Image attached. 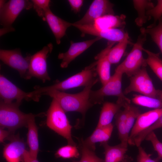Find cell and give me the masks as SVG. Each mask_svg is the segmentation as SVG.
Returning <instances> with one entry per match:
<instances>
[{"mask_svg":"<svg viewBox=\"0 0 162 162\" xmlns=\"http://www.w3.org/2000/svg\"><path fill=\"white\" fill-rule=\"evenodd\" d=\"M141 114L138 107L130 104L128 115L125 122L127 130L129 134L135 120Z\"/></svg>","mask_w":162,"mask_h":162,"instance_id":"d6a6232c","label":"cell"},{"mask_svg":"<svg viewBox=\"0 0 162 162\" xmlns=\"http://www.w3.org/2000/svg\"><path fill=\"white\" fill-rule=\"evenodd\" d=\"M133 2L134 8L138 14L135 22L137 26L142 27L148 20L146 12L154 7V4L149 0H134Z\"/></svg>","mask_w":162,"mask_h":162,"instance_id":"d4e9b609","label":"cell"},{"mask_svg":"<svg viewBox=\"0 0 162 162\" xmlns=\"http://www.w3.org/2000/svg\"><path fill=\"white\" fill-rule=\"evenodd\" d=\"M0 100L7 104L16 103L20 105L25 99L31 100L30 92H26L17 87L3 75H0Z\"/></svg>","mask_w":162,"mask_h":162,"instance_id":"7c38bea8","label":"cell"},{"mask_svg":"<svg viewBox=\"0 0 162 162\" xmlns=\"http://www.w3.org/2000/svg\"><path fill=\"white\" fill-rule=\"evenodd\" d=\"M131 158L127 156L123 162H131Z\"/></svg>","mask_w":162,"mask_h":162,"instance_id":"7bdbcfd3","label":"cell"},{"mask_svg":"<svg viewBox=\"0 0 162 162\" xmlns=\"http://www.w3.org/2000/svg\"><path fill=\"white\" fill-rule=\"evenodd\" d=\"M95 69L100 81L103 86L107 83L110 79V67L111 64L106 58L105 51L104 50L95 57Z\"/></svg>","mask_w":162,"mask_h":162,"instance_id":"cb8c5ba5","label":"cell"},{"mask_svg":"<svg viewBox=\"0 0 162 162\" xmlns=\"http://www.w3.org/2000/svg\"><path fill=\"white\" fill-rule=\"evenodd\" d=\"M130 104H128L124 108V109L119 111L115 116V121L126 122L128 117Z\"/></svg>","mask_w":162,"mask_h":162,"instance_id":"74e56055","label":"cell"},{"mask_svg":"<svg viewBox=\"0 0 162 162\" xmlns=\"http://www.w3.org/2000/svg\"><path fill=\"white\" fill-rule=\"evenodd\" d=\"M123 74L115 72L109 81L102 87L96 90H91L89 99L94 105L103 103L104 98L108 96L117 97L118 99L123 100L131 103V100L124 94L122 89Z\"/></svg>","mask_w":162,"mask_h":162,"instance_id":"52a82bcc","label":"cell"},{"mask_svg":"<svg viewBox=\"0 0 162 162\" xmlns=\"http://www.w3.org/2000/svg\"><path fill=\"white\" fill-rule=\"evenodd\" d=\"M96 66L94 62L81 72L52 85L44 87L36 86L34 90L32 92V94L39 100L42 94L49 91L55 90L63 92L77 87L88 86L99 80L98 78H96L98 75Z\"/></svg>","mask_w":162,"mask_h":162,"instance_id":"7a4b0ae2","label":"cell"},{"mask_svg":"<svg viewBox=\"0 0 162 162\" xmlns=\"http://www.w3.org/2000/svg\"><path fill=\"white\" fill-rule=\"evenodd\" d=\"M78 140L81 153V158L79 161L73 160L72 162H104V160L97 156L94 151L84 145L80 139Z\"/></svg>","mask_w":162,"mask_h":162,"instance_id":"f1b7e54d","label":"cell"},{"mask_svg":"<svg viewBox=\"0 0 162 162\" xmlns=\"http://www.w3.org/2000/svg\"><path fill=\"white\" fill-rule=\"evenodd\" d=\"M157 98L162 100V90L157 89Z\"/></svg>","mask_w":162,"mask_h":162,"instance_id":"b9f144b4","label":"cell"},{"mask_svg":"<svg viewBox=\"0 0 162 162\" xmlns=\"http://www.w3.org/2000/svg\"><path fill=\"white\" fill-rule=\"evenodd\" d=\"M72 26L79 29L83 36L86 34L93 35L104 38L110 42H119L125 38L127 33L124 28L101 29H98L93 25H78L73 23Z\"/></svg>","mask_w":162,"mask_h":162,"instance_id":"4fadbf2b","label":"cell"},{"mask_svg":"<svg viewBox=\"0 0 162 162\" xmlns=\"http://www.w3.org/2000/svg\"><path fill=\"white\" fill-rule=\"evenodd\" d=\"M115 43L108 42L107 46L104 49L106 56L111 64L118 63L124 54L127 46L132 44L128 32L123 40L112 47Z\"/></svg>","mask_w":162,"mask_h":162,"instance_id":"ffe728a7","label":"cell"},{"mask_svg":"<svg viewBox=\"0 0 162 162\" xmlns=\"http://www.w3.org/2000/svg\"><path fill=\"white\" fill-rule=\"evenodd\" d=\"M162 115V108L155 109L140 114L130 132L128 144L131 145L136 137L139 133L151 126Z\"/></svg>","mask_w":162,"mask_h":162,"instance_id":"5bb4252c","label":"cell"},{"mask_svg":"<svg viewBox=\"0 0 162 162\" xmlns=\"http://www.w3.org/2000/svg\"><path fill=\"white\" fill-rule=\"evenodd\" d=\"M23 160L24 162H39L37 159H34L31 157L29 152L26 150L23 156Z\"/></svg>","mask_w":162,"mask_h":162,"instance_id":"ab89813d","label":"cell"},{"mask_svg":"<svg viewBox=\"0 0 162 162\" xmlns=\"http://www.w3.org/2000/svg\"><path fill=\"white\" fill-rule=\"evenodd\" d=\"M113 128L112 123L100 127H97L92 134L85 140L80 139L82 142L89 148L95 151L96 143L107 142L110 139Z\"/></svg>","mask_w":162,"mask_h":162,"instance_id":"ac0fdd59","label":"cell"},{"mask_svg":"<svg viewBox=\"0 0 162 162\" xmlns=\"http://www.w3.org/2000/svg\"><path fill=\"white\" fill-rule=\"evenodd\" d=\"M32 8V2L28 0H10L0 7V24L3 27L0 29V36L14 31L12 24L20 12Z\"/></svg>","mask_w":162,"mask_h":162,"instance_id":"8992f818","label":"cell"},{"mask_svg":"<svg viewBox=\"0 0 162 162\" xmlns=\"http://www.w3.org/2000/svg\"><path fill=\"white\" fill-rule=\"evenodd\" d=\"M145 140L150 142L158 154V157L155 159L157 161L162 159V143L158 138L154 131L149 133L146 136Z\"/></svg>","mask_w":162,"mask_h":162,"instance_id":"e575fe53","label":"cell"},{"mask_svg":"<svg viewBox=\"0 0 162 162\" xmlns=\"http://www.w3.org/2000/svg\"><path fill=\"white\" fill-rule=\"evenodd\" d=\"M162 127V115L158 120L151 126L139 133L134 139L132 145L137 147L141 146L142 142L147 135L150 132L158 128Z\"/></svg>","mask_w":162,"mask_h":162,"instance_id":"4dcf8cb0","label":"cell"},{"mask_svg":"<svg viewBox=\"0 0 162 162\" xmlns=\"http://www.w3.org/2000/svg\"><path fill=\"white\" fill-rule=\"evenodd\" d=\"M55 155L57 158L64 159L77 158H79L80 153L76 146L68 144L59 148Z\"/></svg>","mask_w":162,"mask_h":162,"instance_id":"f546056e","label":"cell"},{"mask_svg":"<svg viewBox=\"0 0 162 162\" xmlns=\"http://www.w3.org/2000/svg\"><path fill=\"white\" fill-rule=\"evenodd\" d=\"M16 103L7 104L0 100V124L2 128H7L13 131L21 127L27 125L32 113L26 114L21 112Z\"/></svg>","mask_w":162,"mask_h":162,"instance_id":"5b68a950","label":"cell"},{"mask_svg":"<svg viewBox=\"0 0 162 162\" xmlns=\"http://www.w3.org/2000/svg\"><path fill=\"white\" fill-rule=\"evenodd\" d=\"M43 115L42 114H33L29 118L27 123V140L29 148V152L31 157L34 159H37L39 150L38 129L35 122V117Z\"/></svg>","mask_w":162,"mask_h":162,"instance_id":"7402d4cb","label":"cell"},{"mask_svg":"<svg viewBox=\"0 0 162 162\" xmlns=\"http://www.w3.org/2000/svg\"><path fill=\"white\" fill-rule=\"evenodd\" d=\"M53 47L52 44L50 43L31 56L27 80L35 77L43 83L50 80L47 70V58L51 52Z\"/></svg>","mask_w":162,"mask_h":162,"instance_id":"ba28073f","label":"cell"},{"mask_svg":"<svg viewBox=\"0 0 162 162\" xmlns=\"http://www.w3.org/2000/svg\"><path fill=\"white\" fill-rule=\"evenodd\" d=\"M33 8L38 16L43 19L45 11L50 8V1L49 0H32Z\"/></svg>","mask_w":162,"mask_h":162,"instance_id":"d590c367","label":"cell"},{"mask_svg":"<svg viewBox=\"0 0 162 162\" xmlns=\"http://www.w3.org/2000/svg\"><path fill=\"white\" fill-rule=\"evenodd\" d=\"M31 55L24 57L20 49H1L0 59L4 64L17 70L20 76L27 79Z\"/></svg>","mask_w":162,"mask_h":162,"instance_id":"30bf717a","label":"cell"},{"mask_svg":"<svg viewBox=\"0 0 162 162\" xmlns=\"http://www.w3.org/2000/svg\"><path fill=\"white\" fill-rule=\"evenodd\" d=\"M135 104L149 108H162V100L140 94H134L131 99Z\"/></svg>","mask_w":162,"mask_h":162,"instance_id":"4316f807","label":"cell"},{"mask_svg":"<svg viewBox=\"0 0 162 162\" xmlns=\"http://www.w3.org/2000/svg\"><path fill=\"white\" fill-rule=\"evenodd\" d=\"M71 9L75 13L79 12L83 4L82 0H68Z\"/></svg>","mask_w":162,"mask_h":162,"instance_id":"f35d334b","label":"cell"},{"mask_svg":"<svg viewBox=\"0 0 162 162\" xmlns=\"http://www.w3.org/2000/svg\"><path fill=\"white\" fill-rule=\"evenodd\" d=\"M46 124L51 129L64 138L69 145L76 146L71 134L72 128L57 101L52 99L46 114Z\"/></svg>","mask_w":162,"mask_h":162,"instance_id":"277c9868","label":"cell"},{"mask_svg":"<svg viewBox=\"0 0 162 162\" xmlns=\"http://www.w3.org/2000/svg\"><path fill=\"white\" fill-rule=\"evenodd\" d=\"M136 42L124 60L115 69V72L125 74L130 77L141 69L146 67V59L143 56L142 48L147 34L140 31Z\"/></svg>","mask_w":162,"mask_h":162,"instance_id":"3957f363","label":"cell"},{"mask_svg":"<svg viewBox=\"0 0 162 162\" xmlns=\"http://www.w3.org/2000/svg\"><path fill=\"white\" fill-rule=\"evenodd\" d=\"M126 18V16L123 14L106 15L97 19L93 25L101 29L125 28Z\"/></svg>","mask_w":162,"mask_h":162,"instance_id":"44dd1931","label":"cell"},{"mask_svg":"<svg viewBox=\"0 0 162 162\" xmlns=\"http://www.w3.org/2000/svg\"><path fill=\"white\" fill-rule=\"evenodd\" d=\"M9 134V131L3 130L2 128H1L0 130V142H3L6 138L8 136Z\"/></svg>","mask_w":162,"mask_h":162,"instance_id":"60d3db41","label":"cell"},{"mask_svg":"<svg viewBox=\"0 0 162 162\" xmlns=\"http://www.w3.org/2000/svg\"><path fill=\"white\" fill-rule=\"evenodd\" d=\"M130 78V84L123 91L125 95L136 92L142 95L157 98V89L148 74L146 67L142 68Z\"/></svg>","mask_w":162,"mask_h":162,"instance_id":"9c48e42d","label":"cell"},{"mask_svg":"<svg viewBox=\"0 0 162 162\" xmlns=\"http://www.w3.org/2000/svg\"><path fill=\"white\" fill-rule=\"evenodd\" d=\"M98 81L85 87L81 92L70 94L53 90L49 91L42 95H46L55 99L65 112H80L85 118L87 111L94 105L89 99L92 88Z\"/></svg>","mask_w":162,"mask_h":162,"instance_id":"6da1fadb","label":"cell"},{"mask_svg":"<svg viewBox=\"0 0 162 162\" xmlns=\"http://www.w3.org/2000/svg\"><path fill=\"white\" fill-rule=\"evenodd\" d=\"M101 144L104 150V162H123L127 157L126 153L128 147L121 143L113 146L109 145L107 142Z\"/></svg>","mask_w":162,"mask_h":162,"instance_id":"603a6c76","label":"cell"},{"mask_svg":"<svg viewBox=\"0 0 162 162\" xmlns=\"http://www.w3.org/2000/svg\"><path fill=\"white\" fill-rule=\"evenodd\" d=\"M138 147V154L137 157V162H156L150 158L151 154H147L140 146Z\"/></svg>","mask_w":162,"mask_h":162,"instance_id":"8d00e7d4","label":"cell"},{"mask_svg":"<svg viewBox=\"0 0 162 162\" xmlns=\"http://www.w3.org/2000/svg\"><path fill=\"white\" fill-rule=\"evenodd\" d=\"M42 19L47 23L58 44L61 43V39L66 34L67 29L72 26L73 23L65 21L55 15L50 8L45 11Z\"/></svg>","mask_w":162,"mask_h":162,"instance_id":"2e32d148","label":"cell"},{"mask_svg":"<svg viewBox=\"0 0 162 162\" xmlns=\"http://www.w3.org/2000/svg\"><path fill=\"white\" fill-rule=\"evenodd\" d=\"M128 104L130 103L119 99H117L116 103L108 101L104 102L97 127L103 126L111 123L113 117L121 109L124 108Z\"/></svg>","mask_w":162,"mask_h":162,"instance_id":"e0dca14e","label":"cell"},{"mask_svg":"<svg viewBox=\"0 0 162 162\" xmlns=\"http://www.w3.org/2000/svg\"><path fill=\"white\" fill-rule=\"evenodd\" d=\"M114 4L107 0H94L83 16L74 22L78 25H93L98 18L108 15H114Z\"/></svg>","mask_w":162,"mask_h":162,"instance_id":"8fae6325","label":"cell"},{"mask_svg":"<svg viewBox=\"0 0 162 162\" xmlns=\"http://www.w3.org/2000/svg\"><path fill=\"white\" fill-rule=\"evenodd\" d=\"M26 150L22 140L15 138L6 144L3 150V156L8 162H20Z\"/></svg>","mask_w":162,"mask_h":162,"instance_id":"d6986e66","label":"cell"},{"mask_svg":"<svg viewBox=\"0 0 162 162\" xmlns=\"http://www.w3.org/2000/svg\"><path fill=\"white\" fill-rule=\"evenodd\" d=\"M146 15L148 20L152 18H153V23L147 26V28H151L155 26L159 19L162 17V0H157L155 6L148 10L146 12Z\"/></svg>","mask_w":162,"mask_h":162,"instance_id":"1f68e13d","label":"cell"},{"mask_svg":"<svg viewBox=\"0 0 162 162\" xmlns=\"http://www.w3.org/2000/svg\"><path fill=\"white\" fill-rule=\"evenodd\" d=\"M143 51L147 55L146 62L153 72L162 81V59L160 53H155L147 49L142 48Z\"/></svg>","mask_w":162,"mask_h":162,"instance_id":"484cf974","label":"cell"},{"mask_svg":"<svg viewBox=\"0 0 162 162\" xmlns=\"http://www.w3.org/2000/svg\"><path fill=\"white\" fill-rule=\"evenodd\" d=\"M100 38H96L86 41L77 42L70 41V45L68 50L64 53H60L58 58L62 60L60 67L67 68L70 63L96 42L101 39Z\"/></svg>","mask_w":162,"mask_h":162,"instance_id":"9a60e30c","label":"cell"},{"mask_svg":"<svg viewBox=\"0 0 162 162\" xmlns=\"http://www.w3.org/2000/svg\"><path fill=\"white\" fill-rule=\"evenodd\" d=\"M140 31L149 34L162 53V17L158 20V24L151 28L141 27Z\"/></svg>","mask_w":162,"mask_h":162,"instance_id":"83f0119b","label":"cell"},{"mask_svg":"<svg viewBox=\"0 0 162 162\" xmlns=\"http://www.w3.org/2000/svg\"><path fill=\"white\" fill-rule=\"evenodd\" d=\"M121 143L128 147L129 134L127 131L125 122L115 121Z\"/></svg>","mask_w":162,"mask_h":162,"instance_id":"836d02e7","label":"cell"}]
</instances>
